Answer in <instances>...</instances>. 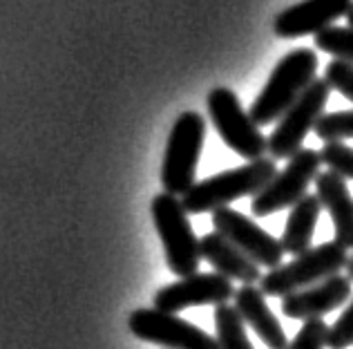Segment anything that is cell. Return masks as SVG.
<instances>
[{
	"label": "cell",
	"mask_w": 353,
	"mask_h": 349,
	"mask_svg": "<svg viewBox=\"0 0 353 349\" xmlns=\"http://www.w3.org/2000/svg\"><path fill=\"white\" fill-rule=\"evenodd\" d=\"M347 275H349V280L353 282V255H351L349 262H347Z\"/></svg>",
	"instance_id": "obj_25"
},
{
	"label": "cell",
	"mask_w": 353,
	"mask_h": 349,
	"mask_svg": "<svg viewBox=\"0 0 353 349\" xmlns=\"http://www.w3.org/2000/svg\"><path fill=\"white\" fill-rule=\"evenodd\" d=\"M327 332L329 325L324 323V318L304 320L300 332L286 345V349H327Z\"/></svg>",
	"instance_id": "obj_22"
},
{
	"label": "cell",
	"mask_w": 353,
	"mask_h": 349,
	"mask_svg": "<svg viewBox=\"0 0 353 349\" xmlns=\"http://www.w3.org/2000/svg\"><path fill=\"white\" fill-rule=\"evenodd\" d=\"M318 74V54L315 50H293L273 68L266 86L250 106L248 114L257 126L280 121L302 92L309 88Z\"/></svg>",
	"instance_id": "obj_2"
},
{
	"label": "cell",
	"mask_w": 353,
	"mask_h": 349,
	"mask_svg": "<svg viewBox=\"0 0 353 349\" xmlns=\"http://www.w3.org/2000/svg\"><path fill=\"white\" fill-rule=\"evenodd\" d=\"M233 307L268 349H286L289 338H286L280 320L268 307L266 296L257 284H244L241 289H237L233 296Z\"/></svg>",
	"instance_id": "obj_14"
},
{
	"label": "cell",
	"mask_w": 353,
	"mask_h": 349,
	"mask_svg": "<svg viewBox=\"0 0 353 349\" xmlns=\"http://www.w3.org/2000/svg\"><path fill=\"white\" fill-rule=\"evenodd\" d=\"M150 213L157 233L161 237L168 269L179 278H188V275L197 273L201 262L199 240L194 237L181 199L170 195V192H159L152 199Z\"/></svg>",
	"instance_id": "obj_5"
},
{
	"label": "cell",
	"mask_w": 353,
	"mask_h": 349,
	"mask_svg": "<svg viewBox=\"0 0 353 349\" xmlns=\"http://www.w3.org/2000/svg\"><path fill=\"white\" fill-rule=\"evenodd\" d=\"M353 293V282L349 275H331L313 287L300 289L282 298V314L293 320L324 318L331 311L340 309Z\"/></svg>",
	"instance_id": "obj_13"
},
{
	"label": "cell",
	"mask_w": 353,
	"mask_h": 349,
	"mask_svg": "<svg viewBox=\"0 0 353 349\" xmlns=\"http://www.w3.org/2000/svg\"><path fill=\"white\" fill-rule=\"evenodd\" d=\"M347 262L349 253L345 246L336 240L324 242L295 255L291 262L264 273L259 280V289L266 298H284L289 293L313 287V284L340 273L342 269H347Z\"/></svg>",
	"instance_id": "obj_3"
},
{
	"label": "cell",
	"mask_w": 353,
	"mask_h": 349,
	"mask_svg": "<svg viewBox=\"0 0 353 349\" xmlns=\"http://www.w3.org/2000/svg\"><path fill=\"white\" fill-rule=\"evenodd\" d=\"M324 81L331 86V90L340 92L342 97L353 103V66L345 61L333 59L327 70H324Z\"/></svg>",
	"instance_id": "obj_23"
},
{
	"label": "cell",
	"mask_w": 353,
	"mask_h": 349,
	"mask_svg": "<svg viewBox=\"0 0 353 349\" xmlns=\"http://www.w3.org/2000/svg\"><path fill=\"white\" fill-rule=\"evenodd\" d=\"M128 327L137 338L163 349H219L217 338L203 332L181 316L159 309H134Z\"/></svg>",
	"instance_id": "obj_9"
},
{
	"label": "cell",
	"mask_w": 353,
	"mask_h": 349,
	"mask_svg": "<svg viewBox=\"0 0 353 349\" xmlns=\"http://www.w3.org/2000/svg\"><path fill=\"white\" fill-rule=\"evenodd\" d=\"M327 347L329 349H349V347H353V300H351V305L342 311L336 323L329 327Z\"/></svg>",
	"instance_id": "obj_24"
},
{
	"label": "cell",
	"mask_w": 353,
	"mask_h": 349,
	"mask_svg": "<svg viewBox=\"0 0 353 349\" xmlns=\"http://www.w3.org/2000/svg\"><path fill=\"white\" fill-rule=\"evenodd\" d=\"M233 280L219 273H192L188 278H179L172 284H165L154 293V309L176 314L188 307L201 305H224L235 296Z\"/></svg>",
	"instance_id": "obj_11"
},
{
	"label": "cell",
	"mask_w": 353,
	"mask_h": 349,
	"mask_svg": "<svg viewBox=\"0 0 353 349\" xmlns=\"http://www.w3.org/2000/svg\"><path fill=\"white\" fill-rule=\"evenodd\" d=\"M201 260H206L215 273L224 275L228 280H239L244 284H257L262 280V266L255 264L244 251H239L233 242H228L217 231L206 233L199 240Z\"/></svg>",
	"instance_id": "obj_15"
},
{
	"label": "cell",
	"mask_w": 353,
	"mask_h": 349,
	"mask_svg": "<svg viewBox=\"0 0 353 349\" xmlns=\"http://www.w3.org/2000/svg\"><path fill=\"white\" fill-rule=\"evenodd\" d=\"M347 21H349V27H353V7L349 9V14H347Z\"/></svg>",
	"instance_id": "obj_26"
},
{
	"label": "cell",
	"mask_w": 353,
	"mask_h": 349,
	"mask_svg": "<svg viewBox=\"0 0 353 349\" xmlns=\"http://www.w3.org/2000/svg\"><path fill=\"white\" fill-rule=\"evenodd\" d=\"M203 139H206V119L199 112H181L176 117L161 163L163 192L179 197L192 188Z\"/></svg>",
	"instance_id": "obj_4"
},
{
	"label": "cell",
	"mask_w": 353,
	"mask_h": 349,
	"mask_svg": "<svg viewBox=\"0 0 353 349\" xmlns=\"http://www.w3.org/2000/svg\"><path fill=\"white\" fill-rule=\"evenodd\" d=\"M353 0H300L275 16L273 32L280 39H300L327 30L349 14Z\"/></svg>",
	"instance_id": "obj_12"
},
{
	"label": "cell",
	"mask_w": 353,
	"mask_h": 349,
	"mask_svg": "<svg viewBox=\"0 0 353 349\" xmlns=\"http://www.w3.org/2000/svg\"><path fill=\"white\" fill-rule=\"evenodd\" d=\"M331 86L324 79H315L306 88L300 99L280 117L275 130L268 137V152L271 159H291L295 152L302 150V143L306 139L318 119L324 114V108L329 103Z\"/></svg>",
	"instance_id": "obj_7"
},
{
	"label": "cell",
	"mask_w": 353,
	"mask_h": 349,
	"mask_svg": "<svg viewBox=\"0 0 353 349\" xmlns=\"http://www.w3.org/2000/svg\"><path fill=\"white\" fill-rule=\"evenodd\" d=\"M313 132L324 143L329 141H345L353 139V110H340V112H324L318 123H315Z\"/></svg>",
	"instance_id": "obj_20"
},
{
	"label": "cell",
	"mask_w": 353,
	"mask_h": 349,
	"mask_svg": "<svg viewBox=\"0 0 353 349\" xmlns=\"http://www.w3.org/2000/svg\"><path fill=\"white\" fill-rule=\"evenodd\" d=\"M322 157L318 150L302 148L295 152L286 163V168L275 172V177L257 192L250 201V210L255 217H266L273 213H280L284 208H293L300 201L311 181L320 174Z\"/></svg>",
	"instance_id": "obj_8"
},
{
	"label": "cell",
	"mask_w": 353,
	"mask_h": 349,
	"mask_svg": "<svg viewBox=\"0 0 353 349\" xmlns=\"http://www.w3.org/2000/svg\"><path fill=\"white\" fill-rule=\"evenodd\" d=\"M277 163L271 157L246 161L244 166L217 172L212 177L194 181L192 188L181 195L185 213H215L217 208L228 206L230 201L257 195L268 181L275 177Z\"/></svg>",
	"instance_id": "obj_1"
},
{
	"label": "cell",
	"mask_w": 353,
	"mask_h": 349,
	"mask_svg": "<svg viewBox=\"0 0 353 349\" xmlns=\"http://www.w3.org/2000/svg\"><path fill=\"white\" fill-rule=\"evenodd\" d=\"M320 213H322V204L318 195H309V192H306V195L291 208L289 219H286V226L280 240L284 253H289L295 258V255L311 249Z\"/></svg>",
	"instance_id": "obj_17"
},
{
	"label": "cell",
	"mask_w": 353,
	"mask_h": 349,
	"mask_svg": "<svg viewBox=\"0 0 353 349\" xmlns=\"http://www.w3.org/2000/svg\"><path fill=\"white\" fill-rule=\"evenodd\" d=\"M315 195L331 217L336 242L345 246L347 251L353 249V197L347 179L331 170H322L315 177Z\"/></svg>",
	"instance_id": "obj_16"
},
{
	"label": "cell",
	"mask_w": 353,
	"mask_h": 349,
	"mask_svg": "<svg viewBox=\"0 0 353 349\" xmlns=\"http://www.w3.org/2000/svg\"><path fill=\"white\" fill-rule=\"evenodd\" d=\"M210 121L219 132L230 150L246 161L262 159L268 152V137L262 134L259 126L250 119V114L239 103V99L233 90L228 88H215L210 90L206 99Z\"/></svg>",
	"instance_id": "obj_6"
},
{
	"label": "cell",
	"mask_w": 353,
	"mask_h": 349,
	"mask_svg": "<svg viewBox=\"0 0 353 349\" xmlns=\"http://www.w3.org/2000/svg\"><path fill=\"white\" fill-rule=\"evenodd\" d=\"M313 45L318 50L331 54L336 61H345L353 66V27L331 25L313 36Z\"/></svg>",
	"instance_id": "obj_19"
},
{
	"label": "cell",
	"mask_w": 353,
	"mask_h": 349,
	"mask_svg": "<svg viewBox=\"0 0 353 349\" xmlns=\"http://www.w3.org/2000/svg\"><path fill=\"white\" fill-rule=\"evenodd\" d=\"M215 329L219 349H255L246 336V323L228 302L215 307Z\"/></svg>",
	"instance_id": "obj_18"
},
{
	"label": "cell",
	"mask_w": 353,
	"mask_h": 349,
	"mask_svg": "<svg viewBox=\"0 0 353 349\" xmlns=\"http://www.w3.org/2000/svg\"><path fill=\"white\" fill-rule=\"evenodd\" d=\"M322 163L342 179H353V148L345 141H329L320 150Z\"/></svg>",
	"instance_id": "obj_21"
},
{
	"label": "cell",
	"mask_w": 353,
	"mask_h": 349,
	"mask_svg": "<svg viewBox=\"0 0 353 349\" xmlns=\"http://www.w3.org/2000/svg\"><path fill=\"white\" fill-rule=\"evenodd\" d=\"M212 226L228 242H233L239 251H244L255 264L264 266L268 271L282 264V242L275 240L271 233H266L262 226H257L253 219L239 213V210L230 206L217 208L212 213Z\"/></svg>",
	"instance_id": "obj_10"
}]
</instances>
